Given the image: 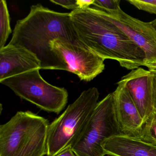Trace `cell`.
<instances>
[{
    "label": "cell",
    "instance_id": "1",
    "mask_svg": "<svg viewBox=\"0 0 156 156\" xmlns=\"http://www.w3.org/2000/svg\"><path fill=\"white\" fill-rule=\"evenodd\" d=\"M58 40L86 47L78 37L70 13L37 4L31 7L25 18L17 22L9 44L21 46L35 55L41 69L68 71L64 60L52 50V42Z\"/></svg>",
    "mask_w": 156,
    "mask_h": 156
},
{
    "label": "cell",
    "instance_id": "2",
    "mask_svg": "<svg viewBox=\"0 0 156 156\" xmlns=\"http://www.w3.org/2000/svg\"><path fill=\"white\" fill-rule=\"evenodd\" d=\"M80 41L104 60L117 61L127 70L145 64V53L120 28L95 8L79 9L70 12Z\"/></svg>",
    "mask_w": 156,
    "mask_h": 156
},
{
    "label": "cell",
    "instance_id": "3",
    "mask_svg": "<svg viewBox=\"0 0 156 156\" xmlns=\"http://www.w3.org/2000/svg\"><path fill=\"white\" fill-rule=\"evenodd\" d=\"M49 125L31 111H18L0 126V156L47 155Z\"/></svg>",
    "mask_w": 156,
    "mask_h": 156
},
{
    "label": "cell",
    "instance_id": "4",
    "mask_svg": "<svg viewBox=\"0 0 156 156\" xmlns=\"http://www.w3.org/2000/svg\"><path fill=\"white\" fill-rule=\"evenodd\" d=\"M99 92L93 87L83 91L48 129L47 156H55L71 147L83 129L98 103Z\"/></svg>",
    "mask_w": 156,
    "mask_h": 156
},
{
    "label": "cell",
    "instance_id": "5",
    "mask_svg": "<svg viewBox=\"0 0 156 156\" xmlns=\"http://www.w3.org/2000/svg\"><path fill=\"white\" fill-rule=\"evenodd\" d=\"M113 93L98 102L83 129L72 145L76 156H105L104 141L120 135Z\"/></svg>",
    "mask_w": 156,
    "mask_h": 156
},
{
    "label": "cell",
    "instance_id": "6",
    "mask_svg": "<svg viewBox=\"0 0 156 156\" xmlns=\"http://www.w3.org/2000/svg\"><path fill=\"white\" fill-rule=\"evenodd\" d=\"M0 83L21 98L47 112L60 114L68 102L67 90L46 82L40 74V69L7 78Z\"/></svg>",
    "mask_w": 156,
    "mask_h": 156
},
{
    "label": "cell",
    "instance_id": "7",
    "mask_svg": "<svg viewBox=\"0 0 156 156\" xmlns=\"http://www.w3.org/2000/svg\"><path fill=\"white\" fill-rule=\"evenodd\" d=\"M52 50L64 60L68 72L82 81L90 82L105 70V60L87 47L58 40L51 44Z\"/></svg>",
    "mask_w": 156,
    "mask_h": 156
},
{
    "label": "cell",
    "instance_id": "8",
    "mask_svg": "<svg viewBox=\"0 0 156 156\" xmlns=\"http://www.w3.org/2000/svg\"><path fill=\"white\" fill-rule=\"evenodd\" d=\"M98 9L143 51L146 56L144 65L156 64V30L151 22L133 18L121 9L114 11Z\"/></svg>",
    "mask_w": 156,
    "mask_h": 156
},
{
    "label": "cell",
    "instance_id": "9",
    "mask_svg": "<svg viewBox=\"0 0 156 156\" xmlns=\"http://www.w3.org/2000/svg\"><path fill=\"white\" fill-rule=\"evenodd\" d=\"M119 81L128 91L145 124L154 111L152 73L140 67L131 70Z\"/></svg>",
    "mask_w": 156,
    "mask_h": 156
},
{
    "label": "cell",
    "instance_id": "10",
    "mask_svg": "<svg viewBox=\"0 0 156 156\" xmlns=\"http://www.w3.org/2000/svg\"><path fill=\"white\" fill-rule=\"evenodd\" d=\"M117 87L113 92L115 113L122 135L138 137L144 125L131 96L123 83H117Z\"/></svg>",
    "mask_w": 156,
    "mask_h": 156
},
{
    "label": "cell",
    "instance_id": "11",
    "mask_svg": "<svg viewBox=\"0 0 156 156\" xmlns=\"http://www.w3.org/2000/svg\"><path fill=\"white\" fill-rule=\"evenodd\" d=\"M36 69L40 61L25 48L8 44L0 49V81Z\"/></svg>",
    "mask_w": 156,
    "mask_h": 156
},
{
    "label": "cell",
    "instance_id": "12",
    "mask_svg": "<svg viewBox=\"0 0 156 156\" xmlns=\"http://www.w3.org/2000/svg\"><path fill=\"white\" fill-rule=\"evenodd\" d=\"M102 147L110 156H156V146L122 134L106 140Z\"/></svg>",
    "mask_w": 156,
    "mask_h": 156
},
{
    "label": "cell",
    "instance_id": "13",
    "mask_svg": "<svg viewBox=\"0 0 156 156\" xmlns=\"http://www.w3.org/2000/svg\"><path fill=\"white\" fill-rule=\"evenodd\" d=\"M11 33L10 17L7 2L1 0L0 2V49L6 46L5 44Z\"/></svg>",
    "mask_w": 156,
    "mask_h": 156
},
{
    "label": "cell",
    "instance_id": "14",
    "mask_svg": "<svg viewBox=\"0 0 156 156\" xmlns=\"http://www.w3.org/2000/svg\"><path fill=\"white\" fill-rule=\"evenodd\" d=\"M139 139L156 146V111H154L143 126Z\"/></svg>",
    "mask_w": 156,
    "mask_h": 156
},
{
    "label": "cell",
    "instance_id": "15",
    "mask_svg": "<svg viewBox=\"0 0 156 156\" xmlns=\"http://www.w3.org/2000/svg\"><path fill=\"white\" fill-rule=\"evenodd\" d=\"M127 2L139 10L156 15V0H127Z\"/></svg>",
    "mask_w": 156,
    "mask_h": 156
},
{
    "label": "cell",
    "instance_id": "16",
    "mask_svg": "<svg viewBox=\"0 0 156 156\" xmlns=\"http://www.w3.org/2000/svg\"><path fill=\"white\" fill-rule=\"evenodd\" d=\"M120 2L119 0H94L93 5L98 9L114 11L120 9Z\"/></svg>",
    "mask_w": 156,
    "mask_h": 156
},
{
    "label": "cell",
    "instance_id": "17",
    "mask_svg": "<svg viewBox=\"0 0 156 156\" xmlns=\"http://www.w3.org/2000/svg\"><path fill=\"white\" fill-rule=\"evenodd\" d=\"M51 2L63 8L73 11L79 9L77 0H51Z\"/></svg>",
    "mask_w": 156,
    "mask_h": 156
},
{
    "label": "cell",
    "instance_id": "18",
    "mask_svg": "<svg viewBox=\"0 0 156 156\" xmlns=\"http://www.w3.org/2000/svg\"><path fill=\"white\" fill-rule=\"evenodd\" d=\"M152 87H153V106L154 111H156V73H152Z\"/></svg>",
    "mask_w": 156,
    "mask_h": 156
},
{
    "label": "cell",
    "instance_id": "19",
    "mask_svg": "<svg viewBox=\"0 0 156 156\" xmlns=\"http://www.w3.org/2000/svg\"><path fill=\"white\" fill-rule=\"evenodd\" d=\"M94 0H77V3L79 9H86L93 5Z\"/></svg>",
    "mask_w": 156,
    "mask_h": 156
},
{
    "label": "cell",
    "instance_id": "20",
    "mask_svg": "<svg viewBox=\"0 0 156 156\" xmlns=\"http://www.w3.org/2000/svg\"><path fill=\"white\" fill-rule=\"evenodd\" d=\"M55 156H76L72 148L70 147L65 150L61 153L56 155Z\"/></svg>",
    "mask_w": 156,
    "mask_h": 156
},
{
    "label": "cell",
    "instance_id": "21",
    "mask_svg": "<svg viewBox=\"0 0 156 156\" xmlns=\"http://www.w3.org/2000/svg\"><path fill=\"white\" fill-rule=\"evenodd\" d=\"M144 66L147 67L149 71L152 73H156V64H145Z\"/></svg>",
    "mask_w": 156,
    "mask_h": 156
},
{
    "label": "cell",
    "instance_id": "22",
    "mask_svg": "<svg viewBox=\"0 0 156 156\" xmlns=\"http://www.w3.org/2000/svg\"><path fill=\"white\" fill-rule=\"evenodd\" d=\"M151 23L152 26H153V27L155 28V30H156V19L154 20L151 22Z\"/></svg>",
    "mask_w": 156,
    "mask_h": 156
}]
</instances>
